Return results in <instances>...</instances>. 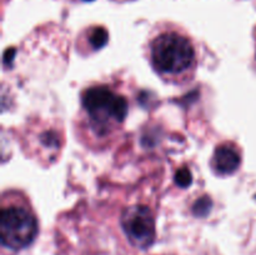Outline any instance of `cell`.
<instances>
[{
	"label": "cell",
	"instance_id": "cell-3",
	"mask_svg": "<svg viewBox=\"0 0 256 255\" xmlns=\"http://www.w3.org/2000/svg\"><path fill=\"white\" fill-rule=\"evenodd\" d=\"M38 234V222L34 212L22 202H9L2 209L0 239L4 246L12 250L26 248Z\"/></svg>",
	"mask_w": 256,
	"mask_h": 255
},
{
	"label": "cell",
	"instance_id": "cell-4",
	"mask_svg": "<svg viewBox=\"0 0 256 255\" xmlns=\"http://www.w3.org/2000/svg\"><path fill=\"white\" fill-rule=\"evenodd\" d=\"M122 226L129 242L139 249H148L155 240V220L144 205L128 208L122 215Z\"/></svg>",
	"mask_w": 256,
	"mask_h": 255
},
{
	"label": "cell",
	"instance_id": "cell-6",
	"mask_svg": "<svg viewBox=\"0 0 256 255\" xmlns=\"http://www.w3.org/2000/svg\"><path fill=\"white\" fill-rule=\"evenodd\" d=\"M108 40H109V34H108V30L102 26L94 28L89 32V44L92 49H100L106 44Z\"/></svg>",
	"mask_w": 256,
	"mask_h": 255
},
{
	"label": "cell",
	"instance_id": "cell-7",
	"mask_svg": "<svg viewBox=\"0 0 256 255\" xmlns=\"http://www.w3.org/2000/svg\"><path fill=\"white\" fill-rule=\"evenodd\" d=\"M175 182L182 188L189 186L190 182H192V172H190V170L186 169V168L178 170L176 174H175Z\"/></svg>",
	"mask_w": 256,
	"mask_h": 255
},
{
	"label": "cell",
	"instance_id": "cell-8",
	"mask_svg": "<svg viewBox=\"0 0 256 255\" xmlns=\"http://www.w3.org/2000/svg\"><path fill=\"white\" fill-rule=\"evenodd\" d=\"M210 206H212V202L209 198H202L194 204V212L199 216H204L209 212Z\"/></svg>",
	"mask_w": 256,
	"mask_h": 255
},
{
	"label": "cell",
	"instance_id": "cell-2",
	"mask_svg": "<svg viewBox=\"0 0 256 255\" xmlns=\"http://www.w3.org/2000/svg\"><path fill=\"white\" fill-rule=\"evenodd\" d=\"M82 102L90 125L99 135L106 134L112 128L124 122L129 110L124 96L102 85L85 90Z\"/></svg>",
	"mask_w": 256,
	"mask_h": 255
},
{
	"label": "cell",
	"instance_id": "cell-1",
	"mask_svg": "<svg viewBox=\"0 0 256 255\" xmlns=\"http://www.w3.org/2000/svg\"><path fill=\"white\" fill-rule=\"evenodd\" d=\"M150 59L162 76L180 78L194 68L196 54L189 38L176 32H166L152 42Z\"/></svg>",
	"mask_w": 256,
	"mask_h": 255
},
{
	"label": "cell",
	"instance_id": "cell-9",
	"mask_svg": "<svg viewBox=\"0 0 256 255\" xmlns=\"http://www.w3.org/2000/svg\"><path fill=\"white\" fill-rule=\"evenodd\" d=\"M84 2H92V0H84Z\"/></svg>",
	"mask_w": 256,
	"mask_h": 255
},
{
	"label": "cell",
	"instance_id": "cell-5",
	"mask_svg": "<svg viewBox=\"0 0 256 255\" xmlns=\"http://www.w3.org/2000/svg\"><path fill=\"white\" fill-rule=\"evenodd\" d=\"M240 162H242V159H240L239 152L232 145H220L215 150L214 158H212V165H214V169L219 174H232L240 166Z\"/></svg>",
	"mask_w": 256,
	"mask_h": 255
}]
</instances>
